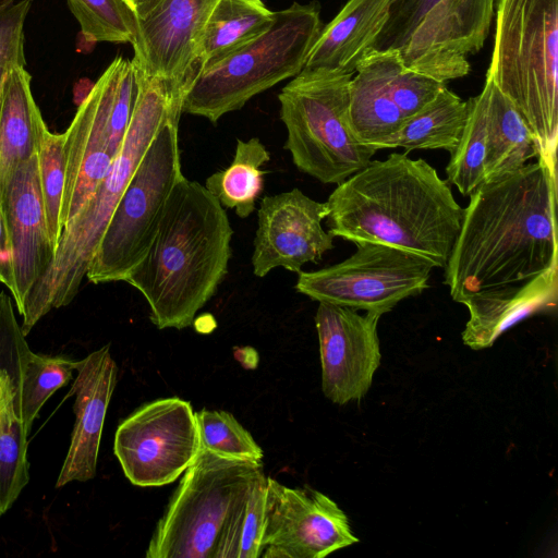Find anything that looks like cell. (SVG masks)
Here are the masks:
<instances>
[{"label":"cell","instance_id":"cell-1","mask_svg":"<svg viewBox=\"0 0 558 558\" xmlns=\"http://www.w3.org/2000/svg\"><path fill=\"white\" fill-rule=\"evenodd\" d=\"M469 197L445 267L453 301L558 268L557 167L537 158Z\"/></svg>","mask_w":558,"mask_h":558},{"label":"cell","instance_id":"cell-2","mask_svg":"<svg viewBox=\"0 0 558 558\" xmlns=\"http://www.w3.org/2000/svg\"><path fill=\"white\" fill-rule=\"evenodd\" d=\"M328 232L417 254L445 268L463 208L447 180L422 158L392 153L337 184L326 202Z\"/></svg>","mask_w":558,"mask_h":558},{"label":"cell","instance_id":"cell-3","mask_svg":"<svg viewBox=\"0 0 558 558\" xmlns=\"http://www.w3.org/2000/svg\"><path fill=\"white\" fill-rule=\"evenodd\" d=\"M232 235L226 208L203 184L183 177L147 252L124 279L145 298L158 329L192 325L228 272Z\"/></svg>","mask_w":558,"mask_h":558},{"label":"cell","instance_id":"cell-4","mask_svg":"<svg viewBox=\"0 0 558 558\" xmlns=\"http://www.w3.org/2000/svg\"><path fill=\"white\" fill-rule=\"evenodd\" d=\"M187 80L137 70L136 101L122 145L92 197L63 229L51 266L26 298L20 313L25 336L48 312L76 296L112 211L148 147L168 120L181 116Z\"/></svg>","mask_w":558,"mask_h":558},{"label":"cell","instance_id":"cell-5","mask_svg":"<svg viewBox=\"0 0 558 558\" xmlns=\"http://www.w3.org/2000/svg\"><path fill=\"white\" fill-rule=\"evenodd\" d=\"M558 0H498L486 77L533 134L538 156L557 167Z\"/></svg>","mask_w":558,"mask_h":558},{"label":"cell","instance_id":"cell-6","mask_svg":"<svg viewBox=\"0 0 558 558\" xmlns=\"http://www.w3.org/2000/svg\"><path fill=\"white\" fill-rule=\"evenodd\" d=\"M262 461L201 449L149 539L146 558H234L239 522Z\"/></svg>","mask_w":558,"mask_h":558},{"label":"cell","instance_id":"cell-7","mask_svg":"<svg viewBox=\"0 0 558 558\" xmlns=\"http://www.w3.org/2000/svg\"><path fill=\"white\" fill-rule=\"evenodd\" d=\"M324 25L316 2L275 12L271 26L193 76L182 112L216 123L251 98L298 75Z\"/></svg>","mask_w":558,"mask_h":558},{"label":"cell","instance_id":"cell-8","mask_svg":"<svg viewBox=\"0 0 558 558\" xmlns=\"http://www.w3.org/2000/svg\"><path fill=\"white\" fill-rule=\"evenodd\" d=\"M353 73L303 69L279 93L284 148L294 166L325 184H339L366 167L377 149L355 137L349 121Z\"/></svg>","mask_w":558,"mask_h":558},{"label":"cell","instance_id":"cell-9","mask_svg":"<svg viewBox=\"0 0 558 558\" xmlns=\"http://www.w3.org/2000/svg\"><path fill=\"white\" fill-rule=\"evenodd\" d=\"M495 2L407 0L390 5L372 49H395L405 66L441 83L465 76L466 57L484 46Z\"/></svg>","mask_w":558,"mask_h":558},{"label":"cell","instance_id":"cell-10","mask_svg":"<svg viewBox=\"0 0 558 558\" xmlns=\"http://www.w3.org/2000/svg\"><path fill=\"white\" fill-rule=\"evenodd\" d=\"M174 116L156 135L117 203L86 272L95 283L124 281L147 252L173 186L184 177Z\"/></svg>","mask_w":558,"mask_h":558},{"label":"cell","instance_id":"cell-11","mask_svg":"<svg viewBox=\"0 0 558 558\" xmlns=\"http://www.w3.org/2000/svg\"><path fill=\"white\" fill-rule=\"evenodd\" d=\"M341 263L314 271H299L295 290L312 300L377 314L428 287L434 265L412 252L360 242Z\"/></svg>","mask_w":558,"mask_h":558},{"label":"cell","instance_id":"cell-12","mask_svg":"<svg viewBox=\"0 0 558 558\" xmlns=\"http://www.w3.org/2000/svg\"><path fill=\"white\" fill-rule=\"evenodd\" d=\"M201 449L195 412L189 401L178 397L136 409L119 424L113 442L124 475L141 487L174 482Z\"/></svg>","mask_w":558,"mask_h":558},{"label":"cell","instance_id":"cell-13","mask_svg":"<svg viewBox=\"0 0 558 558\" xmlns=\"http://www.w3.org/2000/svg\"><path fill=\"white\" fill-rule=\"evenodd\" d=\"M349 85V121L360 143L387 148L407 119L428 105L446 85L404 65L395 49H371Z\"/></svg>","mask_w":558,"mask_h":558},{"label":"cell","instance_id":"cell-14","mask_svg":"<svg viewBox=\"0 0 558 558\" xmlns=\"http://www.w3.org/2000/svg\"><path fill=\"white\" fill-rule=\"evenodd\" d=\"M0 208L4 231L0 283L9 289L21 313L56 256L40 192L38 153L16 167L0 192Z\"/></svg>","mask_w":558,"mask_h":558},{"label":"cell","instance_id":"cell-15","mask_svg":"<svg viewBox=\"0 0 558 558\" xmlns=\"http://www.w3.org/2000/svg\"><path fill=\"white\" fill-rule=\"evenodd\" d=\"M347 514L325 494L267 476L264 558H323L359 543Z\"/></svg>","mask_w":558,"mask_h":558},{"label":"cell","instance_id":"cell-16","mask_svg":"<svg viewBox=\"0 0 558 558\" xmlns=\"http://www.w3.org/2000/svg\"><path fill=\"white\" fill-rule=\"evenodd\" d=\"M129 59H113L80 104L64 132L63 229L81 211L107 174L116 155L109 146L110 119Z\"/></svg>","mask_w":558,"mask_h":558},{"label":"cell","instance_id":"cell-17","mask_svg":"<svg viewBox=\"0 0 558 558\" xmlns=\"http://www.w3.org/2000/svg\"><path fill=\"white\" fill-rule=\"evenodd\" d=\"M380 314L318 302L322 389L332 403L359 401L368 392L380 364L377 325Z\"/></svg>","mask_w":558,"mask_h":558},{"label":"cell","instance_id":"cell-18","mask_svg":"<svg viewBox=\"0 0 558 558\" xmlns=\"http://www.w3.org/2000/svg\"><path fill=\"white\" fill-rule=\"evenodd\" d=\"M327 215L326 202H317L296 187L265 196L257 211L254 275L263 278L279 267L299 272L306 263H317L333 248V236L322 226Z\"/></svg>","mask_w":558,"mask_h":558},{"label":"cell","instance_id":"cell-19","mask_svg":"<svg viewBox=\"0 0 558 558\" xmlns=\"http://www.w3.org/2000/svg\"><path fill=\"white\" fill-rule=\"evenodd\" d=\"M217 0H162L140 19L133 62L146 75L183 80L196 73L197 48Z\"/></svg>","mask_w":558,"mask_h":558},{"label":"cell","instance_id":"cell-20","mask_svg":"<svg viewBox=\"0 0 558 558\" xmlns=\"http://www.w3.org/2000/svg\"><path fill=\"white\" fill-rule=\"evenodd\" d=\"M117 377L118 366L109 344L78 361L70 390V396H75V423L57 488L74 481L86 482L96 475L104 423Z\"/></svg>","mask_w":558,"mask_h":558},{"label":"cell","instance_id":"cell-21","mask_svg":"<svg viewBox=\"0 0 558 558\" xmlns=\"http://www.w3.org/2000/svg\"><path fill=\"white\" fill-rule=\"evenodd\" d=\"M557 300L558 268L521 283L481 291L462 303L470 314L463 343L473 350L489 348L518 323L554 311Z\"/></svg>","mask_w":558,"mask_h":558},{"label":"cell","instance_id":"cell-22","mask_svg":"<svg viewBox=\"0 0 558 558\" xmlns=\"http://www.w3.org/2000/svg\"><path fill=\"white\" fill-rule=\"evenodd\" d=\"M392 0H349L323 27L304 69L353 73L384 28Z\"/></svg>","mask_w":558,"mask_h":558},{"label":"cell","instance_id":"cell-23","mask_svg":"<svg viewBox=\"0 0 558 558\" xmlns=\"http://www.w3.org/2000/svg\"><path fill=\"white\" fill-rule=\"evenodd\" d=\"M25 66L9 69L0 95V192L16 167L37 154L47 128Z\"/></svg>","mask_w":558,"mask_h":558},{"label":"cell","instance_id":"cell-24","mask_svg":"<svg viewBox=\"0 0 558 558\" xmlns=\"http://www.w3.org/2000/svg\"><path fill=\"white\" fill-rule=\"evenodd\" d=\"M485 182L509 174L537 158L535 138L508 97L486 77Z\"/></svg>","mask_w":558,"mask_h":558},{"label":"cell","instance_id":"cell-25","mask_svg":"<svg viewBox=\"0 0 558 558\" xmlns=\"http://www.w3.org/2000/svg\"><path fill=\"white\" fill-rule=\"evenodd\" d=\"M274 16L260 0H217L199 38L195 68L208 66L259 36Z\"/></svg>","mask_w":558,"mask_h":558},{"label":"cell","instance_id":"cell-26","mask_svg":"<svg viewBox=\"0 0 558 558\" xmlns=\"http://www.w3.org/2000/svg\"><path fill=\"white\" fill-rule=\"evenodd\" d=\"M468 114V101L445 85L428 105L405 120L387 148L445 149L451 154L461 140Z\"/></svg>","mask_w":558,"mask_h":558},{"label":"cell","instance_id":"cell-27","mask_svg":"<svg viewBox=\"0 0 558 558\" xmlns=\"http://www.w3.org/2000/svg\"><path fill=\"white\" fill-rule=\"evenodd\" d=\"M270 160L269 151L258 137L236 140L231 163L211 175L205 187L225 208H233L240 218L248 217L264 190L262 167Z\"/></svg>","mask_w":558,"mask_h":558},{"label":"cell","instance_id":"cell-28","mask_svg":"<svg viewBox=\"0 0 558 558\" xmlns=\"http://www.w3.org/2000/svg\"><path fill=\"white\" fill-rule=\"evenodd\" d=\"M28 433L15 410L9 379L0 373V515L28 483Z\"/></svg>","mask_w":558,"mask_h":558},{"label":"cell","instance_id":"cell-29","mask_svg":"<svg viewBox=\"0 0 558 558\" xmlns=\"http://www.w3.org/2000/svg\"><path fill=\"white\" fill-rule=\"evenodd\" d=\"M469 114L461 140L446 167L447 182L463 196L485 183L487 90L468 100Z\"/></svg>","mask_w":558,"mask_h":558},{"label":"cell","instance_id":"cell-30","mask_svg":"<svg viewBox=\"0 0 558 558\" xmlns=\"http://www.w3.org/2000/svg\"><path fill=\"white\" fill-rule=\"evenodd\" d=\"M78 361L34 352L24 363L20 383L13 392L14 407L27 432L46 401L65 386L76 372Z\"/></svg>","mask_w":558,"mask_h":558},{"label":"cell","instance_id":"cell-31","mask_svg":"<svg viewBox=\"0 0 558 558\" xmlns=\"http://www.w3.org/2000/svg\"><path fill=\"white\" fill-rule=\"evenodd\" d=\"M85 39L133 44L138 16L128 0H66Z\"/></svg>","mask_w":558,"mask_h":558},{"label":"cell","instance_id":"cell-32","mask_svg":"<svg viewBox=\"0 0 558 558\" xmlns=\"http://www.w3.org/2000/svg\"><path fill=\"white\" fill-rule=\"evenodd\" d=\"M64 142V133H53L46 128L38 150L40 192L47 229L56 252L63 232L61 208L65 184Z\"/></svg>","mask_w":558,"mask_h":558},{"label":"cell","instance_id":"cell-33","mask_svg":"<svg viewBox=\"0 0 558 558\" xmlns=\"http://www.w3.org/2000/svg\"><path fill=\"white\" fill-rule=\"evenodd\" d=\"M195 415L203 449L223 457L262 461V448L231 413L202 409Z\"/></svg>","mask_w":558,"mask_h":558},{"label":"cell","instance_id":"cell-34","mask_svg":"<svg viewBox=\"0 0 558 558\" xmlns=\"http://www.w3.org/2000/svg\"><path fill=\"white\" fill-rule=\"evenodd\" d=\"M267 476L263 472L253 483L239 522L234 558H258L264 550Z\"/></svg>","mask_w":558,"mask_h":558},{"label":"cell","instance_id":"cell-35","mask_svg":"<svg viewBox=\"0 0 558 558\" xmlns=\"http://www.w3.org/2000/svg\"><path fill=\"white\" fill-rule=\"evenodd\" d=\"M25 335L19 326L12 301L0 292V373L9 379L12 391L19 386L22 369L31 355Z\"/></svg>","mask_w":558,"mask_h":558},{"label":"cell","instance_id":"cell-36","mask_svg":"<svg viewBox=\"0 0 558 558\" xmlns=\"http://www.w3.org/2000/svg\"><path fill=\"white\" fill-rule=\"evenodd\" d=\"M32 0H0V65L26 66L25 22Z\"/></svg>","mask_w":558,"mask_h":558},{"label":"cell","instance_id":"cell-37","mask_svg":"<svg viewBox=\"0 0 558 558\" xmlns=\"http://www.w3.org/2000/svg\"><path fill=\"white\" fill-rule=\"evenodd\" d=\"M140 19L149 14L162 0H128Z\"/></svg>","mask_w":558,"mask_h":558},{"label":"cell","instance_id":"cell-38","mask_svg":"<svg viewBox=\"0 0 558 558\" xmlns=\"http://www.w3.org/2000/svg\"><path fill=\"white\" fill-rule=\"evenodd\" d=\"M3 248H4V231H3L2 213H1V208H0V266H1L2 259H3Z\"/></svg>","mask_w":558,"mask_h":558},{"label":"cell","instance_id":"cell-39","mask_svg":"<svg viewBox=\"0 0 558 558\" xmlns=\"http://www.w3.org/2000/svg\"><path fill=\"white\" fill-rule=\"evenodd\" d=\"M10 68L8 66H4V65H0V95H1V89H2V85H3V82H4V78H5V75L8 73Z\"/></svg>","mask_w":558,"mask_h":558},{"label":"cell","instance_id":"cell-40","mask_svg":"<svg viewBox=\"0 0 558 558\" xmlns=\"http://www.w3.org/2000/svg\"><path fill=\"white\" fill-rule=\"evenodd\" d=\"M404 1H407V0H392L391 5L399 4V3H402Z\"/></svg>","mask_w":558,"mask_h":558}]
</instances>
